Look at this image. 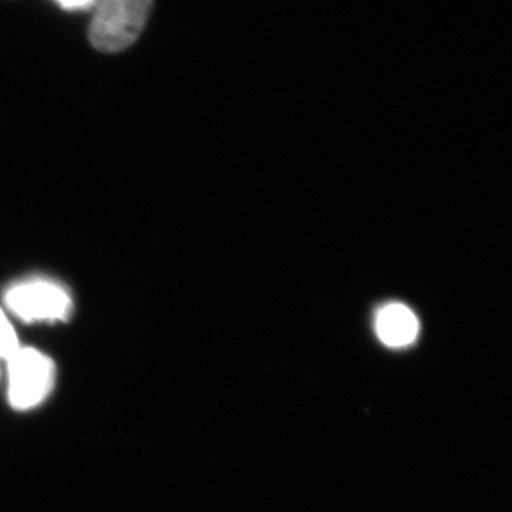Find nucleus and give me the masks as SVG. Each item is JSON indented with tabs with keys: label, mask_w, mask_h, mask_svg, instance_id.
Here are the masks:
<instances>
[{
	"label": "nucleus",
	"mask_w": 512,
	"mask_h": 512,
	"mask_svg": "<svg viewBox=\"0 0 512 512\" xmlns=\"http://www.w3.org/2000/svg\"><path fill=\"white\" fill-rule=\"evenodd\" d=\"M153 0H100L90 26V42L104 53L133 45L143 32Z\"/></svg>",
	"instance_id": "1"
},
{
	"label": "nucleus",
	"mask_w": 512,
	"mask_h": 512,
	"mask_svg": "<svg viewBox=\"0 0 512 512\" xmlns=\"http://www.w3.org/2000/svg\"><path fill=\"white\" fill-rule=\"evenodd\" d=\"M64 9H89L96 0H57Z\"/></svg>",
	"instance_id": "6"
},
{
	"label": "nucleus",
	"mask_w": 512,
	"mask_h": 512,
	"mask_svg": "<svg viewBox=\"0 0 512 512\" xmlns=\"http://www.w3.org/2000/svg\"><path fill=\"white\" fill-rule=\"evenodd\" d=\"M9 362L8 399L16 410L39 406L52 392L55 363L36 349H19Z\"/></svg>",
	"instance_id": "2"
},
{
	"label": "nucleus",
	"mask_w": 512,
	"mask_h": 512,
	"mask_svg": "<svg viewBox=\"0 0 512 512\" xmlns=\"http://www.w3.org/2000/svg\"><path fill=\"white\" fill-rule=\"evenodd\" d=\"M19 349V340L15 329L6 318L5 313L0 311V357L9 360Z\"/></svg>",
	"instance_id": "5"
},
{
	"label": "nucleus",
	"mask_w": 512,
	"mask_h": 512,
	"mask_svg": "<svg viewBox=\"0 0 512 512\" xmlns=\"http://www.w3.org/2000/svg\"><path fill=\"white\" fill-rule=\"evenodd\" d=\"M419 329V319L402 303H389L377 312V336L390 348L409 346L417 339Z\"/></svg>",
	"instance_id": "4"
},
{
	"label": "nucleus",
	"mask_w": 512,
	"mask_h": 512,
	"mask_svg": "<svg viewBox=\"0 0 512 512\" xmlns=\"http://www.w3.org/2000/svg\"><path fill=\"white\" fill-rule=\"evenodd\" d=\"M10 311L28 322L64 320L72 312V299L62 286L43 279L22 282L6 293Z\"/></svg>",
	"instance_id": "3"
}]
</instances>
